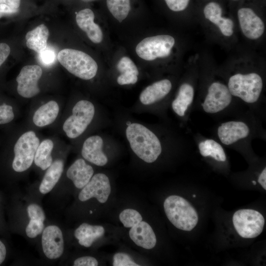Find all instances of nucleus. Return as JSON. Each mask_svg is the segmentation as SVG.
Masks as SVG:
<instances>
[{
  "label": "nucleus",
  "mask_w": 266,
  "mask_h": 266,
  "mask_svg": "<svg viewBox=\"0 0 266 266\" xmlns=\"http://www.w3.org/2000/svg\"><path fill=\"white\" fill-rule=\"evenodd\" d=\"M113 266H138L131 256L127 253L119 252L113 257Z\"/></svg>",
  "instance_id": "nucleus-32"
},
{
  "label": "nucleus",
  "mask_w": 266,
  "mask_h": 266,
  "mask_svg": "<svg viewBox=\"0 0 266 266\" xmlns=\"http://www.w3.org/2000/svg\"><path fill=\"white\" fill-rule=\"evenodd\" d=\"M44 229V221L36 219L31 218L26 228V233L30 238H34L40 234Z\"/></svg>",
  "instance_id": "nucleus-31"
},
{
  "label": "nucleus",
  "mask_w": 266,
  "mask_h": 266,
  "mask_svg": "<svg viewBox=\"0 0 266 266\" xmlns=\"http://www.w3.org/2000/svg\"><path fill=\"white\" fill-rule=\"evenodd\" d=\"M103 145V141L100 136H90L83 143L82 156L85 160L96 166H105L108 162V158L102 151Z\"/></svg>",
  "instance_id": "nucleus-15"
},
{
  "label": "nucleus",
  "mask_w": 266,
  "mask_h": 266,
  "mask_svg": "<svg viewBox=\"0 0 266 266\" xmlns=\"http://www.w3.org/2000/svg\"><path fill=\"white\" fill-rule=\"evenodd\" d=\"M200 155L203 157H211L217 161L225 162L226 156L222 146L213 139H206L199 144Z\"/></svg>",
  "instance_id": "nucleus-28"
},
{
  "label": "nucleus",
  "mask_w": 266,
  "mask_h": 266,
  "mask_svg": "<svg viewBox=\"0 0 266 266\" xmlns=\"http://www.w3.org/2000/svg\"><path fill=\"white\" fill-rule=\"evenodd\" d=\"M57 59L68 71L81 79L90 80L97 74V63L90 56L81 51L66 48L58 53Z\"/></svg>",
  "instance_id": "nucleus-3"
},
{
  "label": "nucleus",
  "mask_w": 266,
  "mask_h": 266,
  "mask_svg": "<svg viewBox=\"0 0 266 266\" xmlns=\"http://www.w3.org/2000/svg\"><path fill=\"white\" fill-rule=\"evenodd\" d=\"M168 7L173 11H181L187 7L190 0H165Z\"/></svg>",
  "instance_id": "nucleus-36"
},
{
  "label": "nucleus",
  "mask_w": 266,
  "mask_h": 266,
  "mask_svg": "<svg viewBox=\"0 0 266 266\" xmlns=\"http://www.w3.org/2000/svg\"><path fill=\"white\" fill-rule=\"evenodd\" d=\"M42 74V69L39 66H24L16 78L18 93L26 98H30L37 95L40 92L38 81Z\"/></svg>",
  "instance_id": "nucleus-11"
},
{
  "label": "nucleus",
  "mask_w": 266,
  "mask_h": 266,
  "mask_svg": "<svg viewBox=\"0 0 266 266\" xmlns=\"http://www.w3.org/2000/svg\"><path fill=\"white\" fill-rule=\"evenodd\" d=\"M10 52L9 45L4 43H0V66L6 60Z\"/></svg>",
  "instance_id": "nucleus-38"
},
{
  "label": "nucleus",
  "mask_w": 266,
  "mask_h": 266,
  "mask_svg": "<svg viewBox=\"0 0 266 266\" xmlns=\"http://www.w3.org/2000/svg\"><path fill=\"white\" fill-rule=\"evenodd\" d=\"M53 146L52 141L47 139L42 141L37 148L34 162L35 165L42 170L47 169L52 163L53 160L51 154Z\"/></svg>",
  "instance_id": "nucleus-27"
},
{
  "label": "nucleus",
  "mask_w": 266,
  "mask_h": 266,
  "mask_svg": "<svg viewBox=\"0 0 266 266\" xmlns=\"http://www.w3.org/2000/svg\"><path fill=\"white\" fill-rule=\"evenodd\" d=\"M27 212L30 219L36 218L45 220V215L42 208L36 204H31L27 207Z\"/></svg>",
  "instance_id": "nucleus-34"
},
{
  "label": "nucleus",
  "mask_w": 266,
  "mask_h": 266,
  "mask_svg": "<svg viewBox=\"0 0 266 266\" xmlns=\"http://www.w3.org/2000/svg\"><path fill=\"white\" fill-rule=\"evenodd\" d=\"M94 14L89 8H86L76 13V21L78 27L85 32L88 38L95 43L101 42L103 35L100 26L94 23Z\"/></svg>",
  "instance_id": "nucleus-17"
},
{
  "label": "nucleus",
  "mask_w": 266,
  "mask_h": 266,
  "mask_svg": "<svg viewBox=\"0 0 266 266\" xmlns=\"http://www.w3.org/2000/svg\"><path fill=\"white\" fill-rule=\"evenodd\" d=\"M14 117L13 107L3 103L0 105V124H5L11 122Z\"/></svg>",
  "instance_id": "nucleus-33"
},
{
  "label": "nucleus",
  "mask_w": 266,
  "mask_h": 266,
  "mask_svg": "<svg viewBox=\"0 0 266 266\" xmlns=\"http://www.w3.org/2000/svg\"><path fill=\"white\" fill-rule=\"evenodd\" d=\"M41 244L45 256L49 259H56L63 253L64 242L62 232L55 225L46 227L42 231Z\"/></svg>",
  "instance_id": "nucleus-12"
},
{
  "label": "nucleus",
  "mask_w": 266,
  "mask_h": 266,
  "mask_svg": "<svg viewBox=\"0 0 266 266\" xmlns=\"http://www.w3.org/2000/svg\"><path fill=\"white\" fill-rule=\"evenodd\" d=\"M240 27L244 35L250 39L260 37L265 31L262 19L249 8H241L237 12Z\"/></svg>",
  "instance_id": "nucleus-13"
},
{
  "label": "nucleus",
  "mask_w": 266,
  "mask_h": 266,
  "mask_svg": "<svg viewBox=\"0 0 266 266\" xmlns=\"http://www.w3.org/2000/svg\"><path fill=\"white\" fill-rule=\"evenodd\" d=\"M78 199L81 201L96 198L101 203L106 202L111 193V185L107 176L99 173L92 177L88 183L81 189Z\"/></svg>",
  "instance_id": "nucleus-10"
},
{
  "label": "nucleus",
  "mask_w": 266,
  "mask_h": 266,
  "mask_svg": "<svg viewBox=\"0 0 266 266\" xmlns=\"http://www.w3.org/2000/svg\"><path fill=\"white\" fill-rule=\"evenodd\" d=\"M171 87V83L168 79L157 81L142 91L139 100L144 105L154 103L166 97L169 93Z\"/></svg>",
  "instance_id": "nucleus-20"
},
{
  "label": "nucleus",
  "mask_w": 266,
  "mask_h": 266,
  "mask_svg": "<svg viewBox=\"0 0 266 266\" xmlns=\"http://www.w3.org/2000/svg\"><path fill=\"white\" fill-rule=\"evenodd\" d=\"M250 130L242 121H231L223 123L218 127L217 134L221 142L227 145L246 137Z\"/></svg>",
  "instance_id": "nucleus-14"
},
{
  "label": "nucleus",
  "mask_w": 266,
  "mask_h": 266,
  "mask_svg": "<svg viewBox=\"0 0 266 266\" xmlns=\"http://www.w3.org/2000/svg\"><path fill=\"white\" fill-rule=\"evenodd\" d=\"M39 58L42 64L46 66H49L55 62L56 54L53 49L47 47L39 54Z\"/></svg>",
  "instance_id": "nucleus-35"
},
{
  "label": "nucleus",
  "mask_w": 266,
  "mask_h": 266,
  "mask_svg": "<svg viewBox=\"0 0 266 266\" xmlns=\"http://www.w3.org/2000/svg\"><path fill=\"white\" fill-rule=\"evenodd\" d=\"M117 68L121 72L117 78V83L121 85L135 84L138 79V70L133 61L127 57H122Z\"/></svg>",
  "instance_id": "nucleus-26"
},
{
  "label": "nucleus",
  "mask_w": 266,
  "mask_h": 266,
  "mask_svg": "<svg viewBox=\"0 0 266 266\" xmlns=\"http://www.w3.org/2000/svg\"><path fill=\"white\" fill-rule=\"evenodd\" d=\"M258 182L262 186V187L266 190V168H265L258 178Z\"/></svg>",
  "instance_id": "nucleus-41"
},
{
  "label": "nucleus",
  "mask_w": 266,
  "mask_h": 266,
  "mask_svg": "<svg viewBox=\"0 0 266 266\" xmlns=\"http://www.w3.org/2000/svg\"><path fill=\"white\" fill-rule=\"evenodd\" d=\"M59 111L58 103L54 100L49 101L35 111L33 116V122L39 127L50 125L55 120Z\"/></svg>",
  "instance_id": "nucleus-24"
},
{
  "label": "nucleus",
  "mask_w": 266,
  "mask_h": 266,
  "mask_svg": "<svg viewBox=\"0 0 266 266\" xmlns=\"http://www.w3.org/2000/svg\"><path fill=\"white\" fill-rule=\"evenodd\" d=\"M193 197L194 198H196V195H193Z\"/></svg>",
  "instance_id": "nucleus-44"
},
{
  "label": "nucleus",
  "mask_w": 266,
  "mask_h": 266,
  "mask_svg": "<svg viewBox=\"0 0 266 266\" xmlns=\"http://www.w3.org/2000/svg\"><path fill=\"white\" fill-rule=\"evenodd\" d=\"M49 34L47 27L44 24L39 25L27 33V46L37 53H40L47 48Z\"/></svg>",
  "instance_id": "nucleus-22"
},
{
  "label": "nucleus",
  "mask_w": 266,
  "mask_h": 266,
  "mask_svg": "<svg viewBox=\"0 0 266 266\" xmlns=\"http://www.w3.org/2000/svg\"><path fill=\"white\" fill-rule=\"evenodd\" d=\"M98 264V260L91 256L81 257L73 262L74 266H97Z\"/></svg>",
  "instance_id": "nucleus-37"
},
{
  "label": "nucleus",
  "mask_w": 266,
  "mask_h": 266,
  "mask_svg": "<svg viewBox=\"0 0 266 266\" xmlns=\"http://www.w3.org/2000/svg\"><path fill=\"white\" fill-rule=\"evenodd\" d=\"M95 114L93 104L86 100L78 101L72 109V114L64 122L63 130L70 138L80 135L92 122Z\"/></svg>",
  "instance_id": "nucleus-5"
},
{
  "label": "nucleus",
  "mask_w": 266,
  "mask_h": 266,
  "mask_svg": "<svg viewBox=\"0 0 266 266\" xmlns=\"http://www.w3.org/2000/svg\"><path fill=\"white\" fill-rule=\"evenodd\" d=\"M6 254V248L4 244L0 240V265L5 260Z\"/></svg>",
  "instance_id": "nucleus-42"
},
{
  "label": "nucleus",
  "mask_w": 266,
  "mask_h": 266,
  "mask_svg": "<svg viewBox=\"0 0 266 266\" xmlns=\"http://www.w3.org/2000/svg\"><path fill=\"white\" fill-rule=\"evenodd\" d=\"M0 3L6 4L12 8L18 9L20 0H0Z\"/></svg>",
  "instance_id": "nucleus-40"
},
{
  "label": "nucleus",
  "mask_w": 266,
  "mask_h": 266,
  "mask_svg": "<svg viewBox=\"0 0 266 266\" xmlns=\"http://www.w3.org/2000/svg\"><path fill=\"white\" fill-rule=\"evenodd\" d=\"M105 233L104 228L100 225H92L86 223L81 224L74 231V236L80 245L90 247Z\"/></svg>",
  "instance_id": "nucleus-21"
},
{
  "label": "nucleus",
  "mask_w": 266,
  "mask_h": 266,
  "mask_svg": "<svg viewBox=\"0 0 266 266\" xmlns=\"http://www.w3.org/2000/svg\"><path fill=\"white\" fill-rule=\"evenodd\" d=\"M232 95L228 87L220 82L212 83L208 89L203 102V110L208 113H218L227 108L231 103Z\"/></svg>",
  "instance_id": "nucleus-9"
},
{
  "label": "nucleus",
  "mask_w": 266,
  "mask_h": 266,
  "mask_svg": "<svg viewBox=\"0 0 266 266\" xmlns=\"http://www.w3.org/2000/svg\"><path fill=\"white\" fill-rule=\"evenodd\" d=\"M39 144L38 138L32 131L25 133L19 138L14 147L12 168L15 171H24L31 166Z\"/></svg>",
  "instance_id": "nucleus-6"
},
{
  "label": "nucleus",
  "mask_w": 266,
  "mask_h": 266,
  "mask_svg": "<svg viewBox=\"0 0 266 266\" xmlns=\"http://www.w3.org/2000/svg\"><path fill=\"white\" fill-rule=\"evenodd\" d=\"M126 134L133 152L146 163L155 162L162 152L161 142L151 130L138 123H131Z\"/></svg>",
  "instance_id": "nucleus-1"
},
{
  "label": "nucleus",
  "mask_w": 266,
  "mask_h": 266,
  "mask_svg": "<svg viewBox=\"0 0 266 266\" xmlns=\"http://www.w3.org/2000/svg\"></svg>",
  "instance_id": "nucleus-45"
},
{
  "label": "nucleus",
  "mask_w": 266,
  "mask_h": 266,
  "mask_svg": "<svg viewBox=\"0 0 266 266\" xmlns=\"http://www.w3.org/2000/svg\"><path fill=\"white\" fill-rule=\"evenodd\" d=\"M129 234L136 245L143 248L151 249L156 244L157 238L153 229L143 220L130 228Z\"/></svg>",
  "instance_id": "nucleus-16"
},
{
  "label": "nucleus",
  "mask_w": 266,
  "mask_h": 266,
  "mask_svg": "<svg viewBox=\"0 0 266 266\" xmlns=\"http://www.w3.org/2000/svg\"><path fill=\"white\" fill-rule=\"evenodd\" d=\"M252 183H253L254 185H256V181H252Z\"/></svg>",
  "instance_id": "nucleus-43"
},
{
  "label": "nucleus",
  "mask_w": 266,
  "mask_h": 266,
  "mask_svg": "<svg viewBox=\"0 0 266 266\" xmlns=\"http://www.w3.org/2000/svg\"><path fill=\"white\" fill-rule=\"evenodd\" d=\"M64 169V163L61 160L52 162L47 170L40 184L39 190L41 194H45L50 192L60 178Z\"/></svg>",
  "instance_id": "nucleus-25"
},
{
  "label": "nucleus",
  "mask_w": 266,
  "mask_h": 266,
  "mask_svg": "<svg viewBox=\"0 0 266 266\" xmlns=\"http://www.w3.org/2000/svg\"><path fill=\"white\" fill-rule=\"evenodd\" d=\"M194 96L193 87L188 83L182 84L171 104L174 112L179 116H184L188 107L193 102Z\"/></svg>",
  "instance_id": "nucleus-23"
},
{
  "label": "nucleus",
  "mask_w": 266,
  "mask_h": 266,
  "mask_svg": "<svg viewBox=\"0 0 266 266\" xmlns=\"http://www.w3.org/2000/svg\"><path fill=\"white\" fill-rule=\"evenodd\" d=\"M109 11L119 22L128 15L131 9L130 0H106Z\"/></svg>",
  "instance_id": "nucleus-29"
},
{
  "label": "nucleus",
  "mask_w": 266,
  "mask_h": 266,
  "mask_svg": "<svg viewBox=\"0 0 266 266\" xmlns=\"http://www.w3.org/2000/svg\"><path fill=\"white\" fill-rule=\"evenodd\" d=\"M120 222L126 228H131L142 221L141 214L136 210L127 208L123 210L119 215Z\"/></svg>",
  "instance_id": "nucleus-30"
},
{
  "label": "nucleus",
  "mask_w": 266,
  "mask_h": 266,
  "mask_svg": "<svg viewBox=\"0 0 266 266\" xmlns=\"http://www.w3.org/2000/svg\"><path fill=\"white\" fill-rule=\"evenodd\" d=\"M94 174L93 167L82 159L76 160L68 168L66 176L78 189L83 188Z\"/></svg>",
  "instance_id": "nucleus-19"
},
{
  "label": "nucleus",
  "mask_w": 266,
  "mask_h": 266,
  "mask_svg": "<svg viewBox=\"0 0 266 266\" xmlns=\"http://www.w3.org/2000/svg\"><path fill=\"white\" fill-rule=\"evenodd\" d=\"M263 86L261 77L256 73L232 75L228 82V89L232 96L239 98L248 103L257 101Z\"/></svg>",
  "instance_id": "nucleus-4"
},
{
  "label": "nucleus",
  "mask_w": 266,
  "mask_h": 266,
  "mask_svg": "<svg viewBox=\"0 0 266 266\" xmlns=\"http://www.w3.org/2000/svg\"><path fill=\"white\" fill-rule=\"evenodd\" d=\"M18 9L12 8L6 4L0 3V17L4 14H11L18 12Z\"/></svg>",
  "instance_id": "nucleus-39"
},
{
  "label": "nucleus",
  "mask_w": 266,
  "mask_h": 266,
  "mask_svg": "<svg viewBox=\"0 0 266 266\" xmlns=\"http://www.w3.org/2000/svg\"><path fill=\"white\" fill-rule=\"evenodd\" d=\"M164 208L166 215L176 228L189 232L198 222V215L192 205L183 198L171 195L165 200Z\"/></svg>",
  "instance_id": "nucleus-2"
},
{
  "label": "nucleus",
  "mask_w": 266,
  "mask_h": 266,
  "mask_svg": "<svg viewBox=\"0 0 266 266\" xmlns=\"http://www.w3.org/2000/svg\"><path fill=\"white\" fill-rule=\"evenodd\" d=\"M175 43L174 38L169 35H158L145 38L136 46L137 55L146 61L169 55Z\"/></svg>",
  "instance_id": "nucleus-8"
},
{
  "label": "nucleus",
  "mask_w": 266,
  "mask_h": 266,
  "mask_svg": "<svg viewBox=\"0 0 266 266\" xmlns=\"http://www.w3.org/2000/svg\"><path fill=\"white\" fill-rule=\"evenodd\" d=\"M234 227L238 234L245 238H253L263 232L265 219L259 212L250 209L236 211L233 217Z\"/></svg>",
  "instance_id": "nucleus-7"
},
{
  "label": "nucleus",
  "mask_w": 266,
  "mask_h": 266,
  "mask_svg": "<svg viewBox=\"0 0 266 266\" xmlns=\"http://www.w3.org/2000/svg\"><path fill=\"white\" fill-rule=\"evenodd\" d=\"M203 12L205 17L215 24L223 35L230 36L233 34V22L231 19L221 16L222 10L219 4L209 2L205 6Z\"/></svg>",
  "instance_id": "nucleus-18"
}]
</instances>
